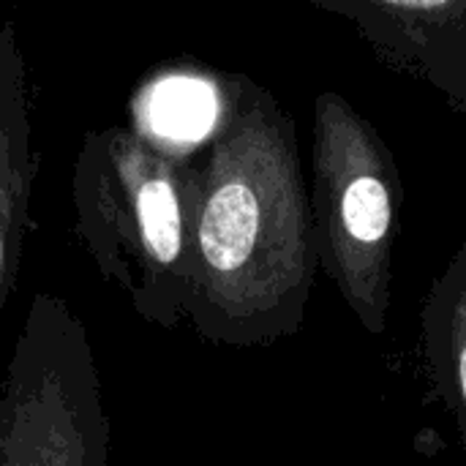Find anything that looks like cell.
<instances>
[{
    "instance_id": "8",
    "label": "cell",
    "mask_w": 466,
    "mask_h": 466,
    "mask_svg": "<svg viewBox=\"0 0 466 466\" xmlns=\"http://www.w3.org/2000/svg\"><path fill=\"white\" fill-rule=\"evenodd\" d=\"M210 98L197 85L175 82L156 90L153 101V128L156 139L161 137H188L197 134L210 120Z\"/></svg>"
},
{
    "instance_id": "6",
    "label": "cell",
    "mask_w": 466,
    "mask_h": 466,
    "mask_svg": "<svg viewBox=\"0 0 466 466\" xmlns=\"http://www.w3.org/2000/svg\"><path fill=\"white\" fill-rule=\"evenodd\" d=\"M25 60L14 25L0 30V317L22 265L35 156L30 147V112Z\"/></svg>"
},
{
    "instance_id": "5",
    "label": "cell",
    "mask_w": 466,
    "mask_h": 466,
    "mask_svg": "<svg viewBox=\"0 0 466 466\" xmlns=\"http://www.w3.org/2000/svg\"><path fill=\"white\" fill-rule=\"evenodd\" d=\"M355 25L374 57L466 109V0H317Z\"/></svg>"
},
{
    "instance_id": "3",
    "label": "cell",
    "mask_w": 466,
    "mask_h": 466,
    "mask_svg": "<svg viewBox=\"0 0 466 466\" xmlns=\"http://www.w3.org/2000/svg\"><path fill=\"white\" fill-rule=\"evenodd\" d=\"M404 183L380 128L341 93L314 101V235L319 270L371 336L388 330Z\"/></svg>"
},
{
    "instance_id": "7",
    "label": "cell",
    "mask_w": 466,
    "mask_h": 466,
    "mask_svg": "<svg viewBox=\"0 0 466 466\" xmlns=\"http://www.w3.org/2000/svg\"><path fill=\"white\" fill-rule=\"evenodd\" d=\"M420 350L466 451V240L423 298Z\"/></svg>"
},
{
    "instance_id": "1",
    "label": "cell",
    "mask_w": 466,
    "mask_h": 466,
    "mask_svg": "<svg viewBox=\"0 0 466 466\" xmlns=\"http://www.w3.org/2000/svg\"><path fill=\"white\" fill-rule=\"evenodd\" d=\"M317 273L295 120L268 87L227 76L197 164L188 322L210 344H276L300 333Z\"/></svg>"
},
{
    "instance_id": "2",
    "label": "cell",
    "mask_w": 466,
    "mask_h": 466,
    "mask_svg": "<svg viewBox=\"0 0 466 466\" xmlns=\"http://www.w3.org/2000/svg\"><path fill=\"white\" fill-rule=\"evenodd\" d=\"M71 202L101 279L150 325L188 319L194 295L197 164L139 128H98L79 147Z\"/></svg>"
},
{
    "instance_id": "4",
    "label": "cell",
    "mask_w": 466,
    "mask_h": 466,
    "mask_svg": "<svg viewBox=\"0 0 466 466\" xmlns=\"http://www.w3.org/2000/svg\"><path fill=\"white\" fill-rule=\"evenodd\" d=\"M0 466H109V415L87 325L38 292L0 385Z\"/></svg>"
}]
</instances>
